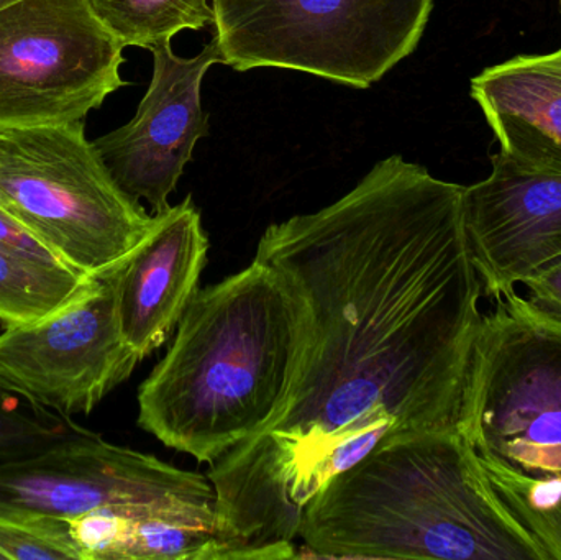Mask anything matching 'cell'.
Returning a JSON list of instances; mask_svg holds the SVG:
<instances>
[{
    "instance_id": "cell-1",
    "label": "cell",
    "mask_w": 561,
    "mask_h": 560,
    "mask_svg": "<svg viewBox=\"0 0 561 560\" xmlns=\"http://www.w3.org/2000/svg\"><path fill=\"white\" fill-rule=\"evenodd\" d=\"M463 187L392 155L317 213L273 224L255 259L312 316V344L278 420L210 466L227 559H294L304 508L402 434L457 430L483 283Z\"/></svg>"
},
{
    "instance_id": "cell-2",
    "label": "cell",
    "mask_w": 561,
    "mask_h": 560,
    "mask_svg": "<svg viewBox=\"0 0 561 560\" xmlns=\"http://www.w3.org/2000/svg\"><path fill=\"white\" fill-rule=\"evenodd\" d=\"M312 344L302 293L255 259L197 289L173 345L138 391V426L216 464L272 426L286 410Z\"/></svg>"
},
{
    "instance_id": "cell-3",
    "label": "cell",
    "mask_w": 561,
    "mask_h": 560,
    "mask_svg": "<svg viewBox=\"0 0 561 560\" xmlns=\"http://www.w3.org/2000/svg\"><path fill=\"white\" fill-rule=\"evenodd\" d=\"M309 558L547 560L458 430L379 443L302 513Z\"/></svg>"
},
{
    "instance_id": "cell-4",
    "label": "cell",
    "mask_w": 561,
    "mask_h": 560,
    "mask_svg": "<svg viewBox=\"0 0 561 560\" xmlns=\"http://www.w3.org/2000/svg\"><path fill=\"white\" fill-rule=\"evenodd\" d=\"M0 207L88 278L117 272L154 226L115 183L84 122L0 130Z\"/></svg>"
},
{
    "instance_id": "cell-5",
    "label": "cell",
    "mask_w": 561,
    "mask_h": 560,
    "mask_svg": "<svg viewBox=\"0 0 561 560\" xmlns=\"http://www.w3.org/2000/svg\"><path fill=\"white\" fill-rule=\"evenodd\" d=\"M458 433L481 459L561 477V318L514 292L483 315Z\"/></svg>"
},
{
    "instance_id": "cell-6",
    "label": "cell",
    "mask_w": 561,
    "mask_h": 560,
    "mask_svg": "<svg viewBox=\"0 0 561 560\" xmlns=\"http://www.w3.org/2000/svg\"><path fill=\"white\" fill-rule=\"evenodd\" d=\"M434 0H214L222 65L366 89L412 55Z\"/></svg>"
},
{
    "instance_id": "cell-7",
    "label": "cell",
    "mask_w": 561,
    "mask_h": 560,
    "mask_svg": "<svg viewBox=\"0 0 561 560\" xmlns=\"http://www.w3.org/2000/svg\"><path fill=\"white\" fill-rule=\"evenodd\" d=\"M122 39L91 0L0 9V130L84 122L125 85Z\"/></svg>"
},
{
    "instance_id": "cell-8",
    "label": "cell",
    "mask_w": 561,
    "mask_h": 560,
    "mask_svg": "<svg viewBox=\"0 0 561 560\" xmlns=\"http://www.w3.org/2000/svg\"><path fill=\"white\" fill-rule=\"evenodd\" d=\"M101 508L138 510L219 533L209 477L102 436L0 466L2 518L72 519Z\"/></svg>"
},
{
    "instance_id": "cell-9",
    "label": "cell",
    "mask_w": 561,
    "mask_h": 560,
    "mask_svg": "<svg viewBox=\"0 0 561 560\" xmlns=\"http://www.w3.org/2000/svg\"><path fill=\"white\" fill-rule=\"evenodd\" d=\"M140 362L122 334L114 273L55 315L0 334V385L65 416L94 411Z\"/></svg>"
},
{
    "instance_id": "cell-10",
    "label": "cell",
    "mask_w": 561,
    "mask_h": 560,
    "mask_svg": "<svg viewBox=\"0 0 561 560\" xmlns=\"http://www.w3.org/2000/svg\"><path fill=\"white\" fill-rule=\"evenodd\" d=\"M153 78L137 114L128 124L92 141L122 191L150 204L153 214L170 207L194 147L209 134L201 88L204 76L220 62L216 38L194 58H181L171 39L151 46Z\"/></svg>"
},
{
    "instance_id": "cell-11",
    "label": "cell",
    "mask_w": 561,
    "mask_h": 560,
    "mask_svg": "<svg viewBox=\"0 0 561 560\" xmlns=\"http://www.w3.org/2000/svg\"><path fill=\"white\" fill-rule=\"evenodd\" d=\"M465 232L490 298L561 260V173L523 170L497 151L491 174L463 187Z\"/></svg>"
},
{
    "instance_id": "cell-12",
    "label": "cell",
    "mask_w": 561,
    "mask_h": 560,
    "mask_svg": "<svg viewBox=\"0 0 561 560\" xmlns=\"http://www.w3.org/2000/svg\"><path fill=\"white\" fill-rule=\"evenodd\" d=\"M153 216L147 239L114 273L122 334L141 361L180 324L209 252L193 197Z\"/></svg>"
},
{
    "instance_id": "cell-13",
    "label": "cell",
    "mask_w": 561,
    "mask_h": 560,
    "mask_svg": "<svg viewBox=\"0 0 561 560\" xmlns=\"http://www.w3.org/2000/svg\"><path fill=\"white\" fill-rule=\"evenodd\" d=\"M500 153L523 170L561 173V48L516 56L471 79Z\"/></svg>"
},
{
    "instance_id": "cell-14",
    "label": "cell",
    "mask_w": 561,
    "mask_h": 560,
    "mask_svg": "<svg viewBox=\"0 0 561 560\" xmlns=\"http://www.w3.org/2000/svg\"><path fill=\"white\" fill-rule=\"evenodd\" d=\"M98 279L0 250V324L10 329L48 318L81 298Z\"/></svg>"
},
{
    "instance_id": "cell-15",
    "label": "cell",
    "mask_w": 561,
    "mask_h": 560,
    "mask_svg": "<svg viewBox=\"0 0 561 560\" xmlns=\"http://www.w3.org/2000/svg\"><path fill=\"white\" fill-rule=\"evenodd\" d=\"M99 19L125 46H151L183 30L214 25V0H91Z\"/></svg>"
},
{
    "instance_id": "cell-16",
    "label": "cell",
    "mask_w": 561,
    "mask_h": 560,
    "mask_svg": "<svg viewBox=\"0 0 561 560\" xmlns=\"http://www.w3.org/2000/svg\"><path fill=\"white\" fill-rule=\"evenodd\" d=\"M101 434L0 385V466L89 443Z\"/></svg>"
},
{
    "instance_id": "cell-17",
    "label": "cell",
    "mask_w": 561,
    "mask_h": 560,
    "mask_svg": "<svg viewBox=\"0 0 561 560\" xmlns=\"http://www.w3.org/2000/svg\"><path fill=\"white\" fill-rule=\"evenodd\" d=\"M481 462L497 495L536 539L546 559L561 560V477L524 476L496 460Z\"/></svg>"
},
{
    "instance_id": "cell-18",
    "label": "cell",
    "mask_w": 561,
    "mask_h": 560,
    "mask_svg": "<svg viewBox=\"0 0 561 560\" xmlns=\"http://www.w3.org/2000/svg\"><path fill=\"white\" fill-rule=\"evenodd\" d=\"M0 555L5 560H82L66 518H2Z\"/></svg>"
},
{
    "instance_id": "cell-19",
    "label": "cell",
    "mask_w": 561,
    "mask_h": 560,
    "mask_svg": "<svg viewBox=\"0 0 561 560\" xmlns=\"http://www.w3.org/2000/svg\"><path fill=\"white\" fill-rule=\"evenodd\" d=\"M0 250L36 260V262L48 263V265H65L51 250L46 249L33 233H30V230H26L2 207H0Z\"/></svg>"
},
{
    "instance_id": "cell-20",
    "label": "cell",
    "mask_w": 561,
    "mask_h": 560,
    "mask_svg": "<svg viewBox=\"0 0 561 560\" xmlns=\"http://www.w3.org/2000/svg\"><path fill=\"white\" fill-rule=\"evenodd\" d=\"M527 298L543 311L561 318V260L524 279Z\"/></svg>"
},
{
    "instance_id": "cell-21",
    "label": "cell",
    "mask_w": 561,
    "mask_h": 560,
    "mask_svg": "<svg viewBox=\"0 0 561 560\" xmlns=\"http://www.w3.org/2000/svg\"><path fill=\"white\" fill-rule=\"evenodd\" d=\"M19 2V0H0V9L3 7L12 5V3Z\"/></svg>"
},
{
    "instance_id": "cell-22",
    "label": "cell",
    "mask_w": 561,
    "mask_h": 560,
    "mask_svg": "<svg viewBox=\"0 0 561 560\" xmlns=\"http://www.w3.org/2000/svg\"><path fill=\"white\" fill-rule=\"evenodd\" d=\"M0 560H5V559H3V556H2V555H0Z\"/></svg>"
},
{
    "instance_id": "cell-23",
    "label": "cell",
    "mask_w": 561,
    "mask_h": 560,
    "mask_svg": "<svg viewBox=\"0 0 561 560\" xmlns=\"http://www.w3.org/2000/svg\"><path fill=\"white\" fill-rule=\"evenodd\" d=\"M559 2H560V10H561V0H559Z\"/></svg>"
}]
</instances>
